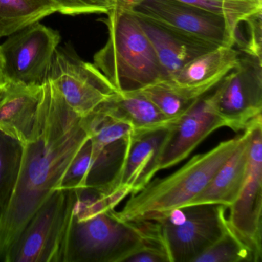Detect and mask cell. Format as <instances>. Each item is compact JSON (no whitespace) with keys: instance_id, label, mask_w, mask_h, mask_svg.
<instances>
[{"instance_id":"484cf974","label":"cell","mask_w":262,"mask_h":262,"mask_svg":"<svg viewBox=\"0 0 262 262\" xmlns=\"http://www.w3.org/2000/svg\"><path fill=\"white\" fill-rule=\"evenodd\" d=\"M58 13L68 16L83 14H107L116 6L117 0H51Z\"/></svg>"},{"instance_id":"5bb4252c","label":"cell","mask_w":262,"mask_h":262,"mask_svg":"<svg viewBox=\"0 0 262 262\" xmlns=\"http://www.w3.org/2000/svg\"><path fill=\"white\" fill-rule=\"evenodd\" d=\"M132 13L157 55L165 80L169 79L190 61L219 47L145 16Z\"/></svg>"},{"instance_id":"603a6c76","label":"cell","mask_w":262,"mask_h":262,"mask_svg":"<svg viewBox=\"0 0 262 262\" xmlns=\"http://www.w3.org/2000/svg\"><path fill=\"white\" fill-rule=\"evenodd\" d=\"M253 261L252 253L229 226L224 234L210 245L193 262Z\"/></svg>"},{"instance_id":"7402d4cb","label":"cell","mask_w":262,"mask_h":262,"mask_svg":"<svg viewBox=\"0 0 262 262\" xmlns=\"http://www.w3.org/2000/svg\"><path fill=\"white\" fill-rule=\"evenodd\" d=\"M222 16L234 30L248 16L262 11V0H180Z\"/></svg>"},{"instance_id":"7c38bea8","label":"cell","mask_w":262,"mask_h":262,"mask_svg":"<svg viewBox=\"0 0 262 262\" xmlns=\"http://www.w3.org/2000/svg\"><path fill=\"white\" fill-rule=\"evenodd\" d=\"M169 127L133 134L117 176L101 191L113 208L127 196L141 191L158 172V158Z\"/></svg>"},{"instance_id":"d6986e66","label":"cell","mask_w":262,"mask_h":262,"mask_svg":"<svg viewBox=\"0 0 262 262\" xmlns=\"http://www.w3.org/2000/svg\"><path fill=\"white\" fill-rule=\"evenodd\" d=\"M58 12L51 0H0V38Z\"/></svg>"},{"instance_id":"4fadbf2b","label":"cell","mask_w":262,"mask_h":262,"mask_svg":"<svg viewBox=\"0 0 262 262\" xmlns=\"http://www.w3.org/2000/svg\"><path fill=\"white\" fill-rule=\"evenodd\" d=\"M222 127H227L226 122L214 110L209 95H205L168 128L158 158L157 171L186 159L199 144Z\"/></svg>"},{"instance_id":"e0dca14e","label":"cell","mask_w":262,"mask_h":262,"mask_svg":"<svg viewBox=\"0 0 262 262\" xmlns=\"http://www.w3.org/2000/svg\"><path fill=\"white\" fill-rule=\"evenodd\" d=\"M249 139L250 130L247 128L232 156L219 168L205 189L187 205L219 204L229 207L235 202L246 178Z\"/></svg>"},{"instance_id":"7a4b0ae2","label":"cell","mask_w":262,"mask_h":262,"mask_svg":"<svg viewBox=\"0 0 262 262\" xmlns=\"http://www.w3.org/2000/svg\"><path fill=\"white\" fill-rule=\"evenodd\" d=\"M62 262H124L148 237L146 221H124L96 188L75 190Z\"/></svg>"},{"instance_id":"9c48e42d","label":"cell","mask_w":262,"mask_h":262,"mask_svg":"<svg viewBox=\"0 0 262 262\" xmlns=\"http://www.w3.org/2000/svg\"><path fill=\"white\" fill-rule=\"evenodd\" d=\"M250 130L248 170L243 188L228 207L227 222L231 231L249 248L254 262L262 258V118L253 121Z\"/></svg>"},{"instance_id":"5b68a950","label":"cell","mask_w":262,"mask_h":262,"mask_svg":"<svg viewBox=\"0 0 262 262\" xmlns=\"http://www.w3.org/2000/svg\"><path fill=\"white\" fill-rule=\"evenodd\" d=\"M226 205L199 204L151 214L149 220L169 262H193L228 228Z\"/></svg>"},{"instance_id":"6da1fadb","label":"cell","mask_w":262,"mask_h":262,"mask_svg":"<svg viewBox=\"0 0 262 262\" xmlns=\"http://www.w3.org/2000/svg\"><path fill=\"white\" fill-rule=\"evenodd\" d=\"M80 119L51 81L42 85L36 137L24 144L16 188L0 213V259L59 188L69 165L88 139Z\"/></svg>"},{"instance_id":"52a82bcc","label":"cell","mask_w":262,"mask_h":262,"mask_svg":"<svg viewBox=\"0 0 262 262\" xmlns=\"http://www.w3.org/2000/svg\"><path fill=\"white\" fill-rule=\"evenodd\" d=\"M60 40L57 31L39 23L9 36L0 46L6 81L42 86Z\"/></svg>"},{"instance_id":"8992f818","label":"cell","mask_w":262,"mask_h":262,"mask_svg":"<svg viewBox=\"0 0 262 262\" xmlns=\"http://www.w3.org/2000/svg\"><path fill=\"white\" fill-rule=\"evenodd\" d=\"M75 199V190L53 191L10 245L3 260L62 262Z\"/></svg>"},{"instance_id":"277c9868","label":"cell","mask_w":262,"mask_h":262,"mask_svg":"<svg viewBox=\"0 0 262 262\" xmlns=\"http://www.w3.org/2000/svg\"><path fill=\"white\" fill-rule=\"evenodd\" d=\"M242 135L224 141L207 152L198 154L167 177L150 181L127 201L119 219L135 221L188 205L208 185L219 168L232 156Z\"/></svg>"},{"instance_id":"d4e9b609","label":"cell","mask_w":262,"mask_h":262,"mask_svg":"<svg viewBox=\"0 0 262 262\" xmlns=\"http://www.w3.org/2000/svg\"><path fill=\"white\" fill-rule=\"evenodd\" d=\"M91 158L92 142L88 138L69 165L58 188L76 190L85 188Z\"/></svg>"},{"instance_id":"8fae6325","label":"cell","mask_w":262,"mask_h":262,"mask_svg":"<svg viewBox=\"0 0 262 262\" xmlns=\"http://www.w3.org/2000/svg\"><path fill=\"white\" fill-rule=\"evenodd\" d=\"M48 80L56 85L69 106L80 117L118 92L94 64L84 62L69 47L56 50Z\"/></svg>"},{"instance_id":"3957f363","label":"cell","mask_w":262,"mask_h":262,"mask_svg":"<svg viewBox=\"0 0 262 262\" xmlns=\"http://www.w3.org/2000/svg\"><path fill=\"white\" fill-rule=\"evenodd\" d=\"M102 19L106 43L95 54L96 68L119 93L139 91L165 80L157 55L134 15L121 0Z\"/></svg>"},{"instance_id":"4316f807","label":"cell","mask_w":262,"mask_h":262,"mask_svg":"<svg viewBox=\"0 0 262 262\" xmlns=\"http://www.w3.org/2000/svg\"><path fill=\"white\" fill-rule=\"evenodd\" d=\"M6 82H7V81H6L4 73H3L2 58H1V55H0V89L5 85Z\"/></svg>"},{"instance_id":"30bf717a","label":"cell","mask_w":262,"mask_h":262,"mask_svg":"<svg viewBox=\"0 0 262 262\" xmlns=\"http://www.w3.org/2000/svg\"><path fill=\"white\" fill-rule=\"evenodd\" d=\"M135 14L191 35L217 47H234L228 21L215 13L180 0H121Z\"/></svg>"},{"instance_id":"9a60e30c","label":"cell","mask_w":262,"mask_h":262,"mask_svg":"<svg viewBox=\"0 0 262 262\" xmlns=\"http://www.w3.org/2000/svg\"><path fill=\"white\" fill-rule=\"evenodd\" d=\"M42 85L7 82L0 89V130L24 144L34 140Z\"/></svg>"},{"instance_id":"ac0fdd59","label":"cell","mask_w":262,"mask_h":262,"mask_svg":"<svg viewBox=\"0 0 262 262\" xmlns=\"http://www.w3.org/2000/svg\"><path fill=\"white\" fill-rule=\"evenodd\" d=\"M97 108L128 124L133 128V134L168 128L176 121L165 117L140 91L117 92Z\"/></svg>"},{"instance_id":"ba28073f","label":"cell","mask_w":262,"mask_h":262,"mask_svg":"<svg viewBox=\"0 0 262 262\" xmlns=\"http://www.w3.org/2000/svg\"><path fill=\"white\" fill-rule=\"evenodd\" d=\"M213 90L211 103L227 127L245 131L261 116L262 59L240 54L237 66Z\"/></svg>"},{"instance_id":"44dd1931","label":"cell","mask_w":262,"mask_h":262,"mask_svg":"<svg viewBox=\"0 0 262 262\" xmlns=\"http://www.w3.org/2000/svg\"><path fill=\"white\" fill-rule=\"evenodd\" d=\"M24 144L0 130V213L10 202L22 165Z\"/></svg>"},{"instance_id":"2e32d148","label":"cell","mask_w":262,"mask_h":262,"mask_svg":"<svg viewBox=\"0 0 262 262\" xmlns=\"http://www.w3.org/2000/svg\"><path fill=\"white\" fill-rule=\"evenodd\" d=\"M239 56L234 47H219L190 61L167 80L205 96L237 66Z\"/></svg>"},{"instance_id":"cb8c5ba5","label":"cell","mask_w":262,"mask_h":262,"mask_svg":"<svg viewBox=\"0 0 262 262\" xmlns=\"http://www.w3.org/2000/svg\"><path fill=\"white\" fill-rule=\"evenodd\" d=\"M234 30V45L245 54L262 59V11L242 21Z\"/></svg>"},{"instance_id":"ffe728a7","label":"cell","mask_w":262,"mask_h":262,"mask_svg":"<svg viewBox=\"0 0 262 262\" xmlns=\"http://www.w3.org/2000/svg\"><path fill=\"white\" fill-rule=\"evenodd\" d=\"M139 91L171 120L179 119L203 96L193 90L178 86L169 80L160 81Z\"/></svg>"}]
</instances>
